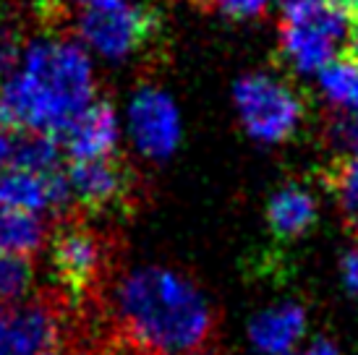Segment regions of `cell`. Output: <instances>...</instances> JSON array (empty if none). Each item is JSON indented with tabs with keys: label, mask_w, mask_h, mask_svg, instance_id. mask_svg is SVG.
I'll return each instance as SVG.
<instances>
[{
	"label": "cell",
	"mask_w": 358,
	"mask_h": 355,
	"mask_svg": "<svg viewBox=\"0 0 358 355\" xmlns=\"http://www.w3.org/2000/svg\"><path fill=\"white\" fill-rule=\"evenodd\" d=\"M233 105L243 131L259 144H282L303 123V99L282 79L251 71L233 84Z\"/></svg>",
	"instance_id": "3957f363"
},
{
	"label": "cell",
	"mask_w": 358,
	"mask_h": 355,
	"mask_svg": "<svg viewBox=\"0 0 358 355\" xmlns=\"http://www.w3.org/2000/svg\"><path fill=\"white\" fill-rule=\"evenodd\" d=\"M288 355H340V350L329 340H324V337H317L314 342H308L303 350H293V353Z\"/></svg>",
	"instance_id": "7402d4cb"
},
{
	"label": "cell",
	"mask_w": 358,
	"mask_h": 355,
	"mask_svg": "<svg viewBox=\"0 0 358 355\" xmlns=\"http://www.w3.org/2000/svg\"><path fill=\"white\" fill-rule=\"evenodd\" d=\"M34 282V264L29 256L0 254V306H16Z\"/></svg>",
	"instance_id": "ac0fdd59"
},
{
	"label": "cell",
	"mask_w": 358,
	"mask_h": 355,
	"mask_svg": "<svg viewBox=\"0 0 358 355\" xmlns=\"http://www.w3.org/2000/svg\"><path fill=\"white\" fill-rule=\"evenodd\" d=\"M3 71H6V66H3V63H0V73H3Z\"/></svg>",
	"instance_id": "4316f807"
},
{
	"label": "cell",
	"mask_w": 358,
	"mask_h": 355,
	"mask_svg": "<svg viewBox=\"0 0 358 355\" xmlns=\"http://www.w3.org/2000/svg\"><path fill=\"white\" fill-rule=\"evenodd\" d=\"M319 92L335 108V113L358 115V60L335 58L317 73Z\"/></svg>",
	"instance_id": "5bb4252c"
},
{
	"label": "cell",
	"mask_w": 358,
	"mask_h": 355,
	"mask_svg": "<svg viewBox=\"0 0 358 355\" xmlns=\"http://www.w3.org/2000/svg\"><path fill=\"white\" fill-rule=\"evenodd\" d=\"M84 6V10L90 8H123V6H134V0H76Z\"/></svg>",
	"instance_id": "603a6c76"
},
{
	"label": "cell",
	"mask_w": 358,
	"mask_h": 355,
	"mask_svg": "<svg viewBox=\"0 0 358 355\" xmlns=\"http://www.w3.org/2000/svg\"><path fill=\"white\" fill-rule=\"evenodd\" d=\"M350 37L348 8L335 0L285 10L280 50L293 71L303 76L319 73L338 58L340 45Z\"/></svg>",
	"instance_id": "277c9868"
},
{
	"label": "cell",
	"mask_w": 358,
	"mask_h": 355,
	"mask_svg": "<svg viewBox=\"0 0 358 355\" xmlns=\"http://www.w3.org/2000/svg\"><path fill=\"white\" fill-rule=\"evenodd\" d=\"M350 48H353V58L358 60V19L350 24Z\"/></svg>",
	"instance_id": "d4e9b609"
},
{
	"label": "cell",
	"mask_w": 358,
	"mask_h": 355,
	"mask_svg": "<svg viewBox=\"0 0 358 355\" xmlns=\"http://www.w3.org/2000/svg\"><path fill=\"white\" fill-rule=\"evenodd\" d=\"M45 355H58V353H45Z\"/></svg>",
	"instance_id": "83f0119b"
},
{
	"label": "cell",
	"mask_w": 358,
	"mask_h": 355,
	"mask_svg": "<svg viewBox=\"0 0 358 355\" xmlns=\"http://www.w3.org/2000/svg\"><path fill=\"white\" fill-rule=\"evenodd\" d=\"M71 188V198L87 209H105L123 201L126 196V173L113 165L110 159L102 162H73L66 173Z\"/></svg>",
	"instance_id": "7c38bea8"
},
{
	"label": "cell",
	"mask_w": 358,
	"mask_h": 355,
	"mask_svg": "<svg viewBox=\"0 0 358 355\" xmlns=\"http://www.w3.org/2000/svg\"><path fill=\"white\" fill-rule=\"evenodd\" d=\"M332 194L350 233L358 236V157L340 159L332 173Z\"/></svg>",
	"instance_id": "e0dca14e"
},
{
	"label": "cell",
	"mask_w": 358,
	"mask_h": 355,
	"mask_svg": "<svg viewBox=\"0 0 358 355\" xmlns=\"http://www.w3.org/2000/svg\"><path fill=\"white\" fill-rule=\"evenodd\" d=\"M278 3L285 10H293V8H301V6H314V3H324V0H278Z\"/></svg>",
	"instance_id": "cb8c5ba5"
},
{
	"label": "cell",
	"mask_w": 358,
	"mask_h": 355,
	"mask_svg": "<svg viewBox=\"0 0 358 355\" xmlns=\"http://www.w3.org/2000/svg\"><path fill=\"white\" fill-rule=\"evenodd\" d=\"M45 240V222L40 215L0 209V254L29 256Z\"/></svg>",
	"instance_id": "2e32d148"
},
{
	"label": "cell",
	"mask_w": 358,
	"mask_h": 355,
	"mask_svg": "<svg viewBox=\"0 0 358 355\" xmlns=\"http://www.w3.org/2000/svg\"><path fill=\"white\" fill-rule=\"evenodd\" d=\"M120 340L141 355H204L215 337V311L199 287L176 269L139 266L110 298Z\"/></svg>",
	"instance_id": "6da1fadb"
},
{
	"label": "cell",
	"mask_w": 358,
	"mask_h": 355,
	"mask_svg": "<svg viewBox=\"0 0 358 355\" xmlns=\"http://www.w3.org/2000/svg\"><path fill=\"white\" fill-rule=\"evenodd\" d=\"M340 269H343V282H345V287L358 298V246L350 248L348 254L343 256Z\"/></svg>",
	"instance_id": "44dd1931"
},
{
	"label": "cell",
	"mask_w": 358,
	"mask_h": 355,
	"mask_svg": "<svg viewBox=\"0 0 358 355\" xmlns=\"http://www.w3.org/2000/svg\"><path fill=\"white\" fill-rule=\"evenodd\" d=\"M63 332L60 306L31 300L27 306H0V355H45Z\"/></svg>",
	"instance_id": "ba28073f"
},
{
	"label": "cell",
	"mask_w": 358,
	"mask_h": 355,
	"mask_svg": "<svg viewBox=\"0 0 358 355\" xmlns=\"http://www.w3.org/2000/svg\"><path fill=\"white\" fill-rule=\"evenodd\" d=\"M319 217L317 196L301 183H285L267 201V225L280 240H296L308 233Z\"/></svg>",
	"instance_id": "4fadbf2b"
},
{
	"label": "cell",
	"mask_w": 358,
	"mask_h": 355,
	"mask_svg": "<svg viewBox=\"0 0 358 355\" xmlns=\"http://www.w3.org/2000/svg\"><path fill=\"white\" fill-rule=\"evenodd\" d=\"M348 6H350V8H353V10H356V13H358V0H348Z\"/></svg>",
	"instance_id": "484cf974"
},
{
	"label": "cell",
	"mask_w": 358,
	"mask_h": 355,
	"mask_svg": "<svg viewBox=\"0 0 358 355\" xmlns=\"http://www.w3.org/2000/svg\"><path fill=\"white\" fill-rule=\"evenodd\" d=\"M126 129L131 144L147 159L173 157L183 138V120L176 99L155 84H144L131 94Z\"/></svg>",
	"instance_id": "5b68a950"
},
{
	"label": "cell",
	"mask_w": 358,
	"mask_h": 355,
	"mask_svg": "<svg viewBox=\"0 0 358 355\" xmlns=\"http://www.w3.org/2000/svg\"><path fill=\"white\" fill-rule=\"evenodd\" d=\"M212 3H215V8H217L220 13H225L230 19L246 21V19L262 16V13L269 8L272 0H212Z\"/></svg>",
	"instance_id": "ffe728a7"
},
{
	"label": "cell",
	"mask_w": 358,
	"mask_h": 355,
	"mask_svg": "<svg viewBox=\"0 0 358 355\" xmlns=\"http://www.w3.org/2000/svg\"><path fill=\"white\" fill-rule=\"evenodd\" d=\"M79 40L90 55L123 63L152 37L155 16L141 6L90 8L79 16Z\"/></svg>",
	"instance_id": "8992f818"
},
{
	"label": "cell",
	"mask_w": 358,
	"mask_h": 355,
	"mask_svg": "<svg viewBox=\"0 0 358 355\" xmlns=\"http://www.w3.org/2000/svg\"><path fill=\"white\" fill-rule=\"evenodd\" d=\"M60 157L63 149L55 141V136L48 133H16L13 144V157L8 168H19L34 175H55L60 173Z\"/></svg>",
	"instance_id": "9a60e30c"
},
{
	"label": "cell",
	"mask_w": 358,
	"mask_h": 355,
	"mask_svg": "<svg viewBox=\"0 0 358 355\" xmlns=\"http://www.w3.org/2000/svg\"><path fill=\"white\" fill-rule=\"evenodd\" d=\"M306 332V311L299 303H280L251 319V347L262 355H288Z\"/></svg>",
	"instance_id": "8fae6325"
},
{
	"label": "cell",
	"mask_w": 358,
	"mask_h": 355,
	"mask_svg": "<svg viewBox=\"0 0 358 355\" xmlns=\"http://www.w3.org/2000/svg\"><path fill=\"white\" fill-rule=\"evenodd\" d=\"M71 201L69 178L63 173L55 175H34L19 168L0 170V209L6 212H29L40 215L45 209H63Z\"/></svg>",
	"instance_id": "9c48e42d"
},
{
	"label": "cell",
	"mask_w": 358,
	"mask_h": 355,
	"mask_svg": "<svg viewBox=\"0 0 358 355\" xmlns=\"http://www.w3.org/2000/svg\"><path fill=\"white\" fill-rule=\"evenodd\" d=\"M52 266L66 293L87 298L102 282L108 266L105 238L79 222L60 225L52 238Z\"/></svg>",
	"instance_id": "52a82bcc"
},
{
	"label": "cell",
	"mask_w": 358,
	"mask_h": 355,
	"mask_svg": "<svg viewBox=\"0 0 358 355\" xmlns=\"http://www.w3.org/2000/svg\"><path fill=\"white\" fill-rule=\"evenodd\" d=\"M19 58V68L0 84V129L66 133L94 102L92 55L76 40L37 37Z\"/></svg>",
	"instance_id": "7a4b0ae2"
},
{
	"label": "cell",
	"mask_w": 358,
	"mask_h": 355,
	"mask_svg": "<svg viewBox=\"0 0 358 355\" xmlns=\"http://www.w3.org/2000/svg\"><path fill=\"white\" fill-rule=\"evenodd\" d=\"M324 144L340 159L358 157V115L335 113L324 123Z\"/></svg>",
	"instance_id": "d6986e66"
},
{
	"label": "cell",
	"mask_w": 358,
	"mask_h": 355,
	"mask_svg": "<svg viewBox=\"0 0 358 355\" xmlns=\"http://www.w3.org/2000/svg\"><path fill=\"white\" fill-rule=\"evenodd\" d=\"M63 136L73 162H102L113 157L120 144V118L110 102L100 99L92 102Z\"/></svg>",
	"instance_id": "30bf717a"
}]
</instances>
